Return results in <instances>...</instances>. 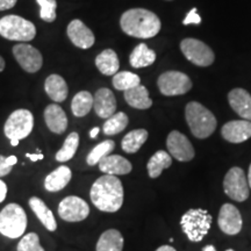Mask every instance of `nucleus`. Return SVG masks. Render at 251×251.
<instances>
[{
  "mask_svg": "<svg viewBox=\"0 0 251 251\" xmlns=\"http://www.w3.org/2000/svg\"><path fill=\"white\" fill-rule=\"evenodd\" d=\"M4 69H5V61H4V58L0 56V72L4 71Z\"/></svg>",
  "mask_w": 251,
  "mask_h": 251,
  "instance_id": "49530a36",
  "label": "nucleus"
},
{
  "mask_svg": "<svg viewBox=\"0 0 251 251\" xmlns=\"http://www.w3.org/2000/svg\"><path fill=\"white\" fill-rule=\"evenodd\" d=\"M202 251H216L215 247L212 246V244H208V246H206L205 248H203Z\"/></svg>",
  "mask_w": 251,
  "mask_h": 251,
  "instance_id": "a18cd8bd",
  "label": "nucleus"
},
{
  "mask_svg": "<svg viewBox=\"0 0 251 251\" xmlns=\"http://www.w3.org/2000/svg\"><path fill=\"white\" fill-rule=\"evenodd\" d=\"M93 108L101 119H108L117 111V99L109 89L102 87L97 91L93 97Z\"/></svg>",
  "mask_w": 251,
  "mask_h": 251,
  "instance_id": "f3484780",
  "label": "nucleus"
},
{
  "mask_svg": "<svg viewBox=\"0 0 251 251\" xmlns=\"http://www.w3.org/2000/svg\"><path fill=\"white\" fill-rule=\"evenodd\" d=\"M128 122H129V119H128V115L126 113H115V114H113L111 118H108L105 124H103V134L107 135V136H113V135L121 133L122 130L126 129V127L128 126Z\"/></svg>",
  "mask_w": 251,
  "mask_h": 251,
  "instance_id": "2f4dec72",
  "label": "nucleus"
},
{
  "mask_svg": "<svg viewBox=\"0 0 251 251\" xmlns=\"http://www.w3.org/2000/svg\"><path fill=\"white\" fill-rule=\"evenodd\" d=\"M166 147L171 157L179 162H190L194 157V149L190 140L178 130H172L166 139Z\"/></svg>",
  "mask_w": 251,
  "mask_h": 251,
  "instance_id": "ddd939ff",
  "label": "nucleus"
},
{
  "mask_svg": "<svg viewBox=\"0 0 251 251\" xmlns=\"http://www.w3.org/2000/svg\"><path fill=\"white\" fill-rule=\"evenodd\" d=\"M228 101L233 111L243 120L251 121V96L243 89H234L228 93Z\"/></svg>",
  "mask_w": 251,
  "mask_h": 251,
  "instance_id": "6ab92c4d",
  "label": "nucleus"
},
{
  "mask_svg": "<svg viewBox=\"0 0 251 251\" xmlns=\"http://www.w3.org/2000/svg\"><path fill=\"white\" fill-rule=\"evenodd\" d=\"M19 142H20V141H19V140H11V146L12 147H17L18 144H19Z\"/></svg>",
  "mask_w": 251,
  "mask_h": 251,
  "instance_id": "09e8293b",
  "label": "nucleus"
},
{
  "mask_svg": "<svg viewBox=\"0 0 251 251\" xmlns=\"http://www.w3.org/2000/svg\"><path fill=\"white\" fill-rule=\"evenodd\" d=\"M115 148L114 141L112 140H106L103 142L97 144L94 148L89 152V155L86 157V163L87 165L94 166L98 165L99 162L101 161L103 157L108 156L113 150Z\"/></svg>",
  "mask_w": 251,
  "mask_h": 251,
  "instance_id": "473e14b6",
  "label": "nucleus"
},
{
  "mask_svg": "<svg viewBox=\"0 0 251 251\" xmlns=\"http://www.w3.org/2000/svg\"><path fill=\"white\" fill-rule=\"evenodd\" d=\"M156 251H176V249L170 246H162V247H159Z\"/></svg>",
  "mask_w": 251,
  "mask_h": 251,
  "instance_id": "c03bdc74",
  "label": "nucleus"
},
{
  "mask_svg": "<svg viewBox=\"0 0 251 251\" xmlns=\"http://www.w3.org/2000/svg\"><path fill=\"white\" fill-rule=\"evenodd\" d=\"M226 251H234L233 249H228V250H226Z\"/></svg>",
  "mask_w": 251,
  "mask_h": 251,
  "instance_id": "8fccbe9b",
  "label": "nucleus"
},
{
  "mask_svg": "<svg viewBox=\"0 0 251 251\" xmlns=\"http://www.w3.org/2000/svg\"><path fill=\"white\" fill-rule=\"evenodd\" d=\"M71 178V169L67 165H61L47 176L45 179V188L48 192H59L63 188L68 186Z\"/></svg>",
  "mask_w": 251,
  "mask_h": 251,
  "instance_id": "4be33fe9",
  "label": "nucleus"
},
{
  "mask_svg": "<svg viewBox=\"0 0 251 251\" xmlns=\"http://www.w3.org/2000/svg\"><path fill=\"white\" fill-rule=\"evenodd\" d=\"M185 119L193 136L200 140L211 136L218 125L214 114L197 101L187 103L185 107Z\"/></svg>",
  "mask_w": 251,
  "mask_h": 251,
  "instance_id": "7ed1b4c3",
  "label": "nucleus"
},
{
  "mask_svg": "<svg viewBox=\"0 0 251 251\" xmlns=\"http://www.w3.org/2000/svg\"><path fill=\"white\" fill-rule=\"evenodd\" d=\"M18 251H46L40 243V237L36 233H28L21 237L17 247Z\"/></svg>",
  "mask_w": 251,
  "mask_h": 251,
  "instance_id": "f704fd0d",
  "label": "nucleus"
},
{
  "mask_svg": "<svg viewBox=\"0 0 251 251\" xmlns=\"http://www.w3.org/2000/svg\"><path fill=\"white\" fill-rule=\"evenodd\" d=\"M26 157L30 159L31 162H36V161H41V159L45 158V156H43V153H26Z\"/></svg>",
  "mask_w": 251,
  "mask_h": 251,
  "instance_id": "a19ab883",
  "label": "nucleus"
},
{
  "mask_svg": "<svg viewBox=\"0 0 251 251\" xmlns=\"http://www.w3.org/2000/svg\"><path fill=\"white\" fill-rule=\"evenodd\" d=\"M157 86L163 96H181L192 89V80L180 71H166L158 77Z\"/></svg>",
  "mask_w": 251,
  "mask_h": 251,
  "instance_id": "6e6552de",
  "label": "nucleus"
},
{
  "mask_svg": "<svg viewBox=\"0 0 251 251\" xmlns=\"http://www.w3.org/2000/svg\"><path fill=\"white\" fill-rule=\"evenodd\" d=\"M12 171V166L6 163V157L0 155V177H5Z\"/></svg>",
  "mask_w": 251,
  "mask_h": 251,
  "instance_id": "4c0bfd02",
  "label": "nucleus"
},
{
  "mask_svg": "<svg viewBox=\"0 0 251 251\" xmlns=\"http://www.w3.org/2000/svg\"><path fill=\"white\" fill-rule=\"evenodd\" d=\"M13 55L20 67L28 74H35L42 68V55L33 46L27 45V43H20V45L14 46Z\"/></svg>",
  "mask_w": 251,
  "mask_h": 251,
  "instance_id": "f8f14e48",
  "label": "nucleus"
},
{
  "mask_svg": "<svg viewBox=\"0 0 251 251\" xmlns=\"http://www.w3.org/2000/svg\"><path fill=\"white\" fill-rule=\"evenodd\" d=\"M218 225L227 235H237L242 230V216L238 209L231 203H225L220 209Z\"/></svg>",
  "mask_w": 251,
  "mask_h": 251,
  "instance_id": "4468645a",
  "label": "nucleus"
},
{
  "mask_svg": "<svg viewBox=\"0 0 251 251\" xmlns=\"http://www.w3.org/2000/svg\"><path fill=\"white\" fill-rule=\"evenodd\" d=\"M40 5V18L46 23H54L56 20V0H36Z\"/></svg>",
  "mask_w": 251,
  "mask_h": 251,
  "instance_id": "c9c22d12",
  "label": "nucleus"
},
{
  "mask_svg": "<svg viewBox=\"0 0 251 251\" xmlns=\"http://www.w3.org/2000/svg\"><path fill=\"white\" fill-rule=\"evenodd\" d=\"M248 184H249V187L251 188V164L249 166V174H248Z\"/></svg>",
  "mask_w": 251,
  "mask_h": 251,
  "instance_id": "de8ad7c7",
  "label": "nucleus"
},
{
  "mask_svg": "<svg viewBox=\"0 0 251 251\" xmlns=\"http://www.w3.org/2000/svg\"><path fill=\"white\" fill-rule=\"evenodd\" d=\"M124 186L118 177L103 175L94 181L90 190L91 201L99 211L115 213L124 203Z\"/></svg>",
  "mask_w": 251,
  "mask_h": 251,
  "instance_id": "f257e3e1",
  "label": "nucleus"
},
{
  "mask_svg": "<svg viewBox=\"0 0 251 251\" xmlns=\"http://www.w3.org/2000/svg\"><path fill=\"white\" fill-rule=\"evenodd\" d=\"M7 196V185L4 180L0 179V203L4 202Z\"/></svg>",
  "mask_w": 251,
  "mask_h": 251,
  "instance_id": "ea45409f",
  "label": "nucleus"
},
{
  "mask_svg": "<svg viewBox=\"0 0 251 251\" xmlns=\"http://www.w3.org/2000/svg\"><path fill=\"white\" fill-rule=\"evenodd\" d=\"M34 128V117L28 109H17L9 115L4 126L5 136L9 140H23Z\"/></svg>",
  "mask_w": 251,
  "mask_h": 251,
  "instance_id": "0eeeda50",
  "label": "nucleus"
},
{
  "mask_svg": "<svg viewBox=\"0 0 251 251\" xmlns=\"http://www.w3.org/2000/svg\"><path fill=\"white\" fill-rule=\"evenodd\" d=\"M221 135L226 141L230 143L246 142L251 137V121H229L222 127Z\"/></svg>",
  "mask_w": 251,
  "mask_h": 251,
  "instance_id": "dca6fc26",
  "label": "nucleus"
},
{
  "mask_svg": "<svg viewBox=\"0 0 251 251\" xmlns=\"http://www.w3.org/2000/svg\"><path fill=\"white\" fill-rule=\"evenodd\" d=\"M212 220V215L206 209L194 208L183 214L180 226L191 242H200L208 234Z\"/></svg>",
  "mask_w": 251,
  "mask_h": 251,
  "instance_id": "39448f33",
  "label": "nucleus"
},
{
  "mask_svg": "<svg viewBox=\"0 0 251 251\" xmlns=\"http://www.w3.org/2000/svg\"><path fill=\"white\" fill-rule=\"evenodd\" d=\"M17 162H18V158H17V156L12 155V156H9V157H6V163H7L8 165L13 166V165L17 164Z\"/></svg>",
  "mask_w": 251,
  "mask_h": 251,
  "instance_id": "79ce46f5",
  "label": "nucleus"
},
{
  "mask_svg": "<svg viewBox=\"0 0 251 251\" xmlns=\"http://www.w3.org/2000/svg\"><path fill=\"white\" fill-rule=\"evenodd\" d=\"M201 23V18L198 14L197 8H192L188 12L186 18L183 20V25H199Z\"/></svg>",
  "mask_w": 251,
  "mask_h": 251,
  "instance_id": "e433bc0d",
  "label": "nucleus"
},
{
  "mask_svg": "<svg viewBox=\"0 0 251 251\" xmlns=\"http://www.w3.org/2000/svg\"><path fill=\"white\" fill-rule=\"evenodd\" d=\"M57 212L63 221L80 222L90 215V206L79 197L69 196L59 202Z\"/></svg>",
  "mask_w": 251,
  "mask_h": 251,
  "instance_id": "9b49d317",
  "label": "nucleus"
},
{
  "mask_svg": "<svg viewBox=\"0 0 251 251\" xmlns=\"http://www.w3.org/2000/svg\"><path fill=\"white\" fill-rule=\"evenodd\" d=\"M28 205H29L34 214L36 215V218L40 220L41 224L45 226L49 231H55L57 229V222H56L54 213L42 199L37 197H31L28 201Z\"/></svg>",
  "mask_w": 251,
  "mask_h": 251,
  "instance_id": "412c9836",
  "label": "nucleus"
},
{
  "mask_svg": "<svg viewBox=\"0 0 251 251\" xmlns=\"http://www.w3.org/2000/svg\"><path fill=\"white\" fill-rule=\"evenodd\" d=\"M45 120L47 127L52 133L61 135L68 128V117L61 106L51 103L45 109Z\"/></svg>",
  "mask_w": 251,
  "mask_h": 251,
  "instance_id": "aec40b11",
  "label": "nucleus"
},
{
  "mask_svg": "<svg viewBox=\"0 0 251 251\" xmlns=\"http://www.w3.org/2000/svg\"><path fill=\"white\" fill-rule=\"evenodd\" d=\"M0 35L9 41L28 42L36 36V28L19 15H6L0 19Z\"/></svg>",
  "mask_w": 251,
  "mask_h": 251,
  "instance_id": "423d86ee",
  "label": "nucleus"
},
{
  "mask_svg": "<svg viewBox=\"0 0 251 251\" xmlns=\"http://www.w3.org/2000/svg\"><path fill=\"white\" fill-rule=\"evenodd\" d=\"M45 90L49 98L55 102H63L68 98L69 89L67 81L59 75H50L47 78L45 81Z\"/></svg>",
  "mask_w": 251,
  "mask_h": 251,
  "instance_id": "5701e85b",
  "label": "nucleus"
},
{
  "mask_svg": "<svg viewBox=\"0 0 251 251\" xmlns=\"http://www.w3.org/2000/svg\"><path fill=\"white\" fill-rule=\"evenodd\" d=\"M148 131L143 129V128L131 130L126 135L124 139H122L121 148L127 153L137 152L141 148H142V146L146 143V141L148 140Z\"/></svg>",
  "mask_w": 251,
  "mask_h": 251,
  "instance_id": "c85d7f7f",
  "label": "nucleus"
},
{
  "mask_svg": "<svg viewBox=\"0 0 251 251\" xmlns=\"http://www.w3.org/2000/svg\"><path fill=\"white\" fill-rule=\"evenodd\" d=\"M67 33L74 46L81 49L91 48L94 45V41H96L92 30L89 27H86V25L83 21L78 20V19L72 20L69 24Z\"/></svg>",
  "mask_w": 251,
  "mask_h": 251,
  "instance_id": "2eb2a0df",
  "label": "nucleus"
},
{
  "mask_svg": "<svg viewBox=\"0 0 251 251\" xmlns=\"http://www.w3.org/2000/svg\"><path fill=\"white\" fill-rule=\"evenodd\" d=\"M99 170L105 175L124 176L130 174L133 165L127 158L120 155H108L99 162Z\"/></svg>",
  "mask_w": 251,
  "mask_h": 251,
  "instance_id": "a211bd4d",
  "label": "nucleus"
},
{
  "mask_svg": "<svg viewBox=\"0 0 251 251\" xmlns=\"http://www.w3.org/2000/svg\"><path fill=\"white\" fill-rule=\"evenodd\" d=\"M28 218L19 203H8L0 212V234L15 240L23 237L27 229Z\"/></svg>",
  "mask_w": 251,
  "mask_h": 251,
  "instance_id": "20e7f679",
  "label": "nucleus"
},
{
  "mask_svg": "<svg viewBox=\"0 0 251 251\" xmlns=\"http://www.w3.org/2000/svg\"><path fill=\"white\" fill-rule=\"evenodd\" d=\"M113 86L119 91H127L133 89V87L140 85L141 78L136 74L129 71L117 72L113 77Z\"/></svg>",
  "mask_w": 251,
  "mask_h": 251,
  "instance_id": "72a5a7b5",
  "label": "nucleus"
},
{
  "mask_svg": "<svg viewBox=\"0 0 251 251\" xmlns=\"http://www.w3.org/2000/svg\"><path fill=\"white\" fill-rule=\"evenodd\" d=\"M156 61V52L149 48L148 46L141 43L135 47L129 56L130 65L135 69L150 67Z\"/></svg>",
  "mask_w": 251,
  "mask_h": 251,
  "instance_id": "bb28decb",
  "label": "nucleus"
},
{
  "mask_svg": "<svg viewBox=\"0 0 251 251\" xmlns=\"http://www.w3.org/2000/svg\"><path fill=\"white\" fill-rule=\"evenodd\" d=\"M124 236L117 229H108L100 235L96 251H122Z\"/></svg>",
  "mask_w": 251,
  "mask_h": 251,
  "instance_id": "393cba45",
  "label": "nucleus"
},
{
  "mask_svg": "<svg viewBox=\"0 0 251 251\" xmlns=\"http://www.w3.org/2000/svg\"><path fill=\"white\" fill-rule=\"evenodd\" d=\"M93 107V97L87 91H80L72 98L71 111L77 118H83L90 113Z\"/></svg>",
  "mask_w": 251,
  "mask_h": 251,
  "instance_id": "c756f323",
  "label": "nucleus"
},
{
  "mask_svg": "<svg viewBox=\"0 0 251 251\" xmlns=\"http://www.w3.org/2000/svg\"><path fill=\"white\" fill-rule=\"evenodd\" d=\"M78 146H79V135L76 131H72V133L68 135L67 139H65L62 148L56 153V161L59 163H65L70 161L76 155Z\"/></svg>",
  "mask_w": 251,
  "mask_h": 251,
  "instance_id": "7c9ffc66",
  "label": "nucleus"
},
{
  "mask_svg": "<svg viewBox=\"0 0 251 251\" xmlns=\"http://www.w3.org/2000/svg\"><path fill=\"white\" fill-rule=\"evenodd\" d=\"M18 0H0V11L13 8Z\"/></svg>",
  "mask_w": 251,
  "mask_h": 251,
  "instance_id": "58836bf2",
  "label": "nucleus"
},
{
  "mask_svg": "<svg viewBox=\"0 0 251 251\" xmlns=\"http://www.w3.org/2000/svg\"><path fill=\"white\" fill-rule=\"evenodd\" d=\"M125 100L130 107L136 109H148L152 106V100L149 98L148 90L141 84L125 91Z\"/></svg>",
  "mask_w": 251,
  "mask_h": 251,
  "instance_id": "b1692460",
  "label": "nucleus"
},
{
  "mask_svg": "<svg viewBox=\"0 0 251 251\" xmlns=\"http://www.w3.org/2000/svg\"><path fill=\"white\" fill-rule=\"evenodd\" d=\"M120 26L124 33L139 39H151L161 30V20L151 11L131 8L121 15Z\"/></svg>",
  "mask_w": 251,
  "mask_h": 251,
  "instance_id": "f03ea898",
  "label": "nucleus"
},
{
  "mask_svg": "<svg viewBox=\"0 0 251 251\" xmlns=\"http://www.w3.org/2000/svg\"><path fill=\"white\" fill-rule=\"evenodd\" d=\"M180 49L185 57L198 67H209L215 59L213 50L206 43L197 39H184Z\"/></svg>",
  "mask_w": 251,
  "mask_h": 251,
  "instance_id": "9d476101",
  "label": "nucleus"
},
{
  "mask_svg": "<svg viewBox=\"0 0 251 251\" xmlns=\"http://www.w3.org/2000/svg\"><path fill=\"white\" fill-rule=\"evenodd\" d=\"M225 193L237 202H243L249 198L250 187L248 178L241 168L234 166L227 172L224 179Z\"/></svg>",
  "mask_w": 251,
  "mask_h": 251,
  "instance_id": "1a4fd4ad",
  "label": "nucleus"
},
{
  "mask_svg": "<svg viewBox=\"0 0 251 251\" xmlns=\"http://www.w3.org/2000/svg\"><path fill=\"white\" fill-rule=\"evenodd\" d=\"M99 131H100V128L99 127H94L93 129H91V131H90V137H91V139H96L97 135L99 134Z\"/></svg>",
  "mask_w": 251,
  "mask_h": 251,
  "instance_id": "37998d69",
  "label": "nucleus"
},
{
  "mask_svg": "<svg viewBox=\"0 0 251 251\" xmlns=\"http://www.w3.org/2000/svg\"><path fill=\"white\" fill-rule=\"evenodd\" d=\"M172 164V157L170 153H168L164 150H158V151L153 153L151 158L149 159L147 169H148V174L150 178H158L162 175V172L165 169H169Z\"/></svg>",
  "mask_w": 251,
  "mask_h": 251,
  "instance_id": "cd10ccee",
  "label": "nucleus"
},
{
  "mask_svg": "<svg viewBox=\"0 0 251 251\" xmlns=\"http://www.w3.org/2000/svg\"><path fill=\"white\" fill-rule=\"evenodd\" d=\"M96 65L98 70L105 76H112L119 71L120 62H119L118 55L114 50L106 49L97 56Z\"/></svg>",
  "mask_w": 251,
  "mask_h": 251,
  "instance_id": "a878e982",
  "label": "nucleus"
}]
</instances>
